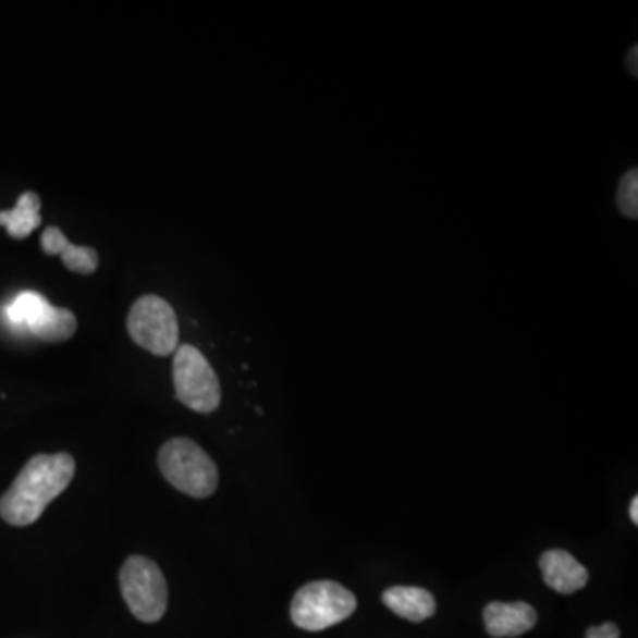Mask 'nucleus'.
I'll return each mask as SVG.
<instances>
[{
    "instance_id": "obj_9",
    "label": "nucleus",
    "mask_w": 638,
    "mask_h": 638,
    "mask_svg": "<svg viewBox=\"0 0 638 638\" xmlns=\"http://www.w3.org/2000/svg\"><path fill=\"white\" fill-rule=\"evenodd\" d=\"M539 567L543 572V580L548 587L561 594H573L580 591L589 581V572L564 550H548L539 559Z\"/></svg>"
},
{
    "instance_id": "obj_2",
    "label": "nucleus",
    "mask_w": 638,
    "mask_h": 638,
    "mask_svg": "<svg viewBox=\"0 0 638 638\" xmlns=\"http://www.w3.org/2000/svg\"><path fill=\"white\" fill-rule=\"evenodd\" d=\"M158 467L172 487L194 499L211 496L219 487V468L191 439L169 440L158 453Z\"/></svg>"
},
{
    "instance_id": "obj_16",
    "label": "nucleus",
    "mask_w": 638,
    "mask_h": 638,
    "mask_svg": "<svg viewBox=\"0 0 638 638\" xmlns=\"http://www.w3.org/2000/svg\"><path fill=\"white\" fill-rule=\"evenodd\" d=\"M629 516H631V522L638 525V496H634V501L629 504Z\"/></svg>"
},
{
    "instance_id": "obj_12",
    "label": "nucleus",
    "mask_w": 638,
    "mask_h": 638,
    "mask_svg": "<svg viewBox=\"0 0 638 638\" xmlns=\"http://www.w3.org/2000/svg\"><path fill=\"white\" fill-rule=\"evenodd\" d=\"M41 199L34 192H25L20 196L15 208L0 211V225H4L11 238L24 240L41 224Z\"/></svg>"
},
{
    "instance_id": "obj_14",
    "label": "nucleus",
    "mask_w": 638,
    "mask_h": 638,
    "mask_svg": "<svg viewBox=\"0 0 638 638\" xmlns=\"http://www.w3.org/2000/svg\"><path fill=\"white\" fill-rule=\"evenodd\" d=\"M586 638H621V631L614 623H605L587 629Z\"/></svg>"
},
{
    "instance_id": "obj_3",
    "label": "nucleus",
    "mask_w": 638,
    "mask_h": 638,
    "mask_svg": "<svg viewBox=\"0 0 638 638\" xmlns=\"http://www.w3.org/2000/svg\"><path fill=\"white\" fill-rule=\"evenodd\" d=\"M357 610V598L338 581H310L296 592L291 619L305 631H321L343 623Z\"/></svg>"
},
{
    "instance_id": "obj_13",
    "label": "nucleus",
    "mask_w": 638,
    "mask_h": 638,
    "mask_svg": "<svg viewBox=\"0 0 638 638\" xmlns=\"http://www.w3.org/2000/svg\"><path fill=\"white\" fill-rule=\"evenodd\" d=\"M617 208L621 213L628 219L637 220L638 217V171H631L624 174L617 188Z\"/></svg>"
},
{
    "instance_id": "obj_15",
    "label": "nucleus",
    "mask_w": 638,
    "mask_h": 638,
    "mask_svg": "<svg viewBox=\"0 0 638 638\" xmlns=\"http://www.w3.org/2000/svg\"><path fill=\"white\" fill-rule=\"evenodd\" d=\"M626 62H628L629 73H631V75H634V76H637L638 75V66H637L638 48L637 47H634V48H631V50H629L628 59H626Z\"/></svg>"
},
{
    "instance_id": "obj_11",
    "label": "nucleus",
    "mask_w": 638,
    "mask_h": 638,
    "mask_svg": "<svg viewBox=\"0 0 638 638\" xmlns=\"http://www.w3.org/2000/svg\"><path fill=\"white\" fill-rule=\"evenodd\" d=\"M387 609L412 623H422L437 612L433 594L422 587L395 586L381 596Z\"/></svg>"
},
{
    "instance_id": "obj_5",
    "label": "nucleus",
    "mask_w": 638,
    "mask_h": 638,
    "mask_svg": "<svg viewBox=\"0 0 638 638\" xmlns=\"http://www.w3.org/2000/svg\"><path fill=\"white\" fill-rule=\"evenodd\" d=\"M172 381L177 401L197 414H211L222 400L220 381L205 355L191 344H182L174 352Z\"/></svg>"
},
{
    "instance_id": "obj_4",
    "label": "nucleus",
    "mask_w": 638,
    "mask_h": 638,
    "mask_svg": "<svg viewBox=\"0 0 638 638\" xmlns=\"http://www.w3.org/2000/svg\"><path fill=\"white\" fill-rule=\"evenodd\" d=\"M121 592L130 612L143 623H157L168 612L169 587L157 563L132 555L121 567Z\"/></svg>"
},
{
    "instance_id": "obj_8",
    "label": "nucleus",
    "mask_w": 638,
    "mask_h": 638,
    "mask_svg": "<svg viewBox=\"0 0 638 638\" xmlns=\"http://www.w3.org/2000/svg\"><path fill=\"white\" fill-rule=\"evenodd\" d=\"M536 623H538L536 610L524 601H516V603L493 601L484 609V626L491 637H519L530 631Z\"/></svg>"
},
{
    "instance_id": "obj_1",
    "label": "nucleus",
    "mask_w": 638,
    "mask_h": 638,
    "mask_svg": "<svg viewBox=\"0 0 638 638\" xmlns=\"http://www.w3.org/2000/svg\"><path fill=\"white\" fill-rule=\"evenodd\" d=\"M75 468V459L68 453L30 457L0 499L2 519L15 527L36 524L47 505L70 487Z\"/></svg>"
},
{
    "instance_id": "obj_7",
    "label": "nucleus",
    "mask_w": 638,
    "mask_h": 638,
    "mask_svg": "<svg viewBox=\"0 0 638 638\" xmlns=\"http://www.w3.org/2000/svg\"><path fill=\"white\" fill-rule=\"evenodd\" d=\"M5 312L11 323L29 330L47 343H64L75 334L76 318L72 310L56 307L33 291L16 296Z\"/></svg>"
},
{
    "instance_id": "obj_10",
    "label": "nucleus",
    "mask_w": 638,
    "mask_h": 638,
    "mask_svg": "<svg viewBox=\"0 0 638 638\" xmlns=\"http://www.w3.org/2000/svg\"><path fill=\"white\" fill-rule=\"evenodd\" d=\"M41 248L48 256H59L62 265L78 275H91L100 262L95 248L73 245L59 228L45 229V233L41 234Z\"/></svg>"
},
{
    "instance_id": "obj_6",
    "label": "nucleus",
    "mask_w": 638,
    "mask_h": 638,
    "mask_svg": "<svg viewBox=\"0 0 638 638\" xmlns=\"http://www.w3.org/2000/svg\"><path fill=\"white\" fill-rule=\"evenodd\" d=\"M126 327L130 338L140 348L148 349L158 357H168L180 346L176 312L160 296L146 295L138 298L130 309Z\"/></svg>"
}]
</instances>
